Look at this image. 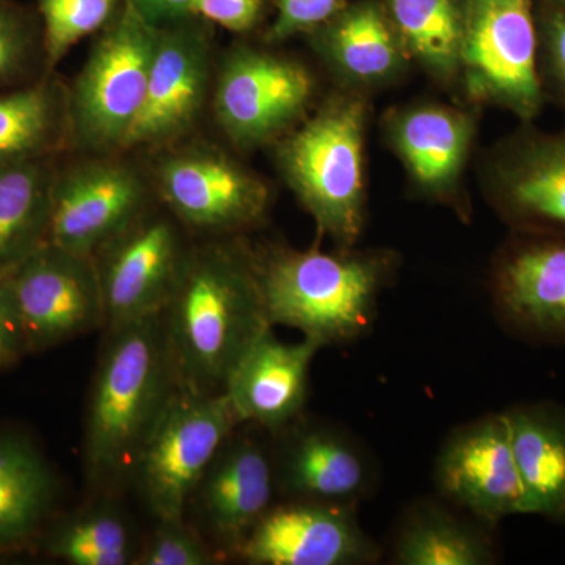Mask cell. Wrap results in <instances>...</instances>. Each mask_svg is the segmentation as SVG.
I'll use <instances>...</instances> for the list:
<instances>
[{"label":"cell","mask_w":565,"mask_h":565,"mask_svg":"<svg viewBox=\"0 0 565 565\" xmlns=\"http://www.w3.org/2000/svg\"><path fill=\"white\" fill-rule=\"evenodd\" d=\"M159 316L174 385L222 393L244 353L274 329L256 250L239 236L193 244L172 299Z\"/></svg>","instance_id":"cell-1"},{"label":"cell","mask_w":565,"mask_h":565,"mask_svg":"<svg viewBox=\"0 0 565 565\" xmlns=\"http://www.w3.org/2000/svg\"><path fill=\"white\" fill-rule=\"evenodd\" d=\"M84 430L88 481L99 492L129 484L141 446L174 390L161 316L103 330Z\"/></svg>","instance_id":"cell-2"},{"label":"cell","mask_w":565,"mask_h":565,"mask_svg":"<svg viewBox=\"0 0 565 565\" xmlns=\"http://www.w3.org/2000/svg\"><path fill=\"white\" fill-rule=\"evenodd\" d=\"M264 303L273 326L291 327L322 348L353 343L370 332L379 296L392 281L390 250H256Z\"/></svg>","instance_id":"cell-3"},{"label":"cell","mask_w":565,"mask_h":565,"mask_svg":"<svg viewBox=\"0 0 565 565\" xmlns=\"http://www.w3.org/2000/svg\"><path fill=\"white\" fill-rule=\"evenodd\" d=\"M367 121V96L340 88L274 143L282 180L338 250L355 248L366 222Z\"/></svg>","instance_id":"cell-4"},{"label":"cell","mask_w":565,"mask_h":565,"mask_svg":"<svg viewBox=\"0 0 565 565\" xmlns=\"http://www.w3.org/2000/svg\"><path fill=\"white\" fill-rule=\"evenodd\" d=\"M158 28L126 2L96 35L68 87L71 148L84 154L121 152L147 95Z\"/></svg>","instance_id":"cell-5"},{"label":"cell","mask_w":565,"mask_h":565,"mask_svg":"<svg viewBox=\"0 0 565 565\" xmlns=\"http://www.w3.org/2000/svg\"><path fill=\"white\" fill-rule=\"evenodd\" d=\"M243 424L225 392L203 394L174 386L129 481L158 522L185 519L204 471Z\"/></svg>","instance_id":"cell-6"},{"label":"cell","mask_w":565,"mask_h":565,"mask_svg":"<svg viewBox=\"0 0 565 565\" xmlns=\"http://www.w3.org/2000/svg\"><path fill=\"white\" fill-rule=\"evenodd\" d=\"M148 178L162 206L189 233L207 239L262 225L273 199L258 173L206 143L162 148Z\"/></svg>","instance_id":"cell-7"},{"label":"cell","mask_w":565,"mask_h":565,"mask_svg":"<svg viewBox=\"0 0 565 565\" xmlns=\"http://www.w3.org/2000/svg\"><path fill=\"white\" fill-rule=\"evenodd\" d=\"M460 84L471 102L501 107L523 122L541 114L534 0H465Z\"/></svg>","instance_id":"cell-8"},{"label":"cell","mask_w":565,"mask_h":565,"mask_svg":"<svg viewBox=\"0 0 565 565\" xmlns=\"http://www.w3.org/2000/svg\"><path fill=\"white\" fill-rule=\"evenodd\" d=\"M315 74L289 55L236 44L214 74L211 102L226 139L241 150L277 143L310 115Z\"/></svg>","instance_id":"cell-9"},{"label":"cell","mask_w":565,"mask_h":565,"mask_svg":"<svg viewBox=\"0 0 565 565\" xmlns=\"http://www.w3.org/2000/svg\"><path fill=\"white\" fill-rule=\"evenodd\" d=\"M154 199L150 178L125 152L87 154L55 170L50 243L93 258Z\"/></svg>","instance_id":"cell-10"},{"label":"cell","mask_w":565,"mask_h":565,"mask_svg":"<svg viewBox=\"0 0 565 565\" xmlns=\"http://www.w3.org/2000/svg\"><path fill=\"white\" fill-rule=\"evenodd\" d=\"M189 232L154 204L93 256L106 326L159 316L172 299L191 255Z\"/></svg>","instance_id":"cell-11"},{"label":"cell","mask_w":565,"mask_h":565,"mask_svg":"<svg viewBox=\"0 0 565 565\" xmlns=\"http://www.w3.org/2000/svg\"><path fill=\"white\" fill-rule=\"evenodd\" d=\"M214 74L210 22L191 17L158 28L147 95L121 152L180 143L203 117Z\"/></svg>","instance_id":"cell-12"},{"label":"cell","mask_w":565,"mask_h":565,"mask_svg":"<svg viewBox=\"0 0 565 565\" xmlns=\"http://www.w3.org/2000/svg\"><path fill=\"white\" fill-rule=\"evenodd\" d=\"M7 278L28 353L54 348L93 330L103 332L106 313L93 258L47 243Z\"/></svg>","instance_id":"cell-13"},{"label":"cell","mask_w":565,"mask_h":565,"mask_svg":"<svg viewBox=\"0 0 565 565\" xmlns=\"http://www.w3.org/2000/svg\"><path fill=\"white\" fill-rule=\"evenodd\" d=\"M435 484L448 503L497 527L508 516L531 514L504 412L460 426L435 460Z\"/></svg>","instance_id":"cell-14"},{"label":"cell","mask_w":565,"mask_h":565,"mask_svg":"<svg viewBox=\"0 0 565 565\" xmlns=\"http://www.w3.org/2000/svg\"><path fill=\"white\" fill-rule=\"evenodd\" d=\"M482 178L487 199L515 233L565 234V128L512 134L489 152Z\"/></svg>","instance_id":"cell-15"},{"label":"cell","mask_w":565,"mask_h":565,"mask_svg":"<svg viewBox=\"0 0 565 565\" xmlns=\"http://www.w3.org/2000/svg\"><path fill=\"white\" fill-rule=\"evenodd\" d=\"M381 556L356 505L308 500L277 501L233 555L250 565H371Z\"/></svg>","instance_id":"cell-16"},{"label":"cell","mask_w":565,"mask_h":565,"mask_svg":"<svg viewBox=\"0 0 565 565\" xmlns=\"http://www.w3.org/2000/svg\"><path fill=\"white\" fill-rule=\"evenodd\" d=\"M275 484L280 500L356 505L377 486L373 457L352 434L303 415L273 434Z\"/></svg>","instance_id":"cell-17"},{"label":"cell","mask_w":565,"mask_h":565,"mask_svg":"<svg viewBox=\"0 0 565 565\" xmlns=\"http://www.w3.org/2000/svg\"><path fill=\"white\" fill-rule=\"evenodd\" d=\"M277 497L270 445L237 429L204 471L188 511L222 557L233 556Z\"/></svg>","instance_id":"cell-18"},{"label":"cell","mask_w":565,"mask_h":565,"mask_svg":"<svg viewBox=\"0 0 565 565\" xmlns=\"http://www.w3.org/2000/svg\"><path fill=\"white\" fill-rule=\"evenodd\" d=\"M382 128L415 191L462 211V180L478 132L475 115L448 104L414 103L386 111Z\"/></svg>","instance_id":"cell-19"},{"label":"cell","mask_w":565,"mask_h":565,"mask_svg":"<svg viewBox=\"0 0 565 565\" xmlns=\"http://www.w3.org/2000/svg\"><path fill=\"white\" fill-rule=\"evenodd\" d=\"M492 273L498 315L539 343H565V234L515 233Z\"/></svg>","instance_id":"cell-20"},{"label":"cell","mask_w":565,"mask_h":565,"mask_svg":"<svg viewBox=\"0 0 565 565\" xmlns=\"http://www.w3.org/2000/svg\"><path fill=\"white\" fill-rule=\"evenodd\" d=\"M321 349L310 338L286 343L274 329L263 333L234 366L223 390L241 422L273 435L299 419L308 401L311 364Z\"/></svg>","instance_id":"cell-21"},{"label":"cell","mask_w":565,"mask_h":565,"mask_svg":"<svg viewBox=\"0 0 565 565\" xmlns=\"http://www.w3.org/2000/svg\"><path fill=\"white\" fill-rule=\"evenodd\" d=\"M305 36L344 90L367 95L388 87L412 63L382 0H351Z\"/></svg>","instance_id":"cell-22"},{"label":"cell","mask_w":565,"mask_h":565,"mask_svg":"<svg viewBox=\"0 0 565 565\" xmlns=\"http://www.w3.org/2000/svg\"><path fill=\"white\" fill-rule=\"evenodd\" d=\"M504 415L531 514L565 523V407L523 404Z\"/></svg>","instance_id":"cell-23"},{"label":"cell","mask_w":565,"mask_h":565,"mask_svg":"<svg viewBox=\"0 0 565 565\" xmlns=\"http://www.w3.org/2000/svg\"><path fill=\"white\" fill-rule=\"evenodd\" d=\"M68 148V85L51 73L0 93V166L54 159Z\"/></svg>","instance_id":"cell-24"},{"label":"cell","mask_w":565,"mask_h":565,"mask_svg":"<svg viewBox=\"0 0 565 565\" xmlns=\"http://www.w3.org/2000/svg\"><path fill=\"white\" fill-rule=\"evenodd\" d=\"M397 565H492L497 546L492 527L440 501H418L408 508L394 535Z\"/></svg>","instance_id":"cell-25"},{"label":"cell","mask_w":565,"mask_h":565,"mask_svg":"<svg viewBox=\"0 0 565 565\" xmlns=\"http://www.w3.org/2000/svg\"><path fill=\"white\" fill-rule=\"evenodd\" d=\"M57 498V479L21 434H0V553L28 545L43 531Z\"/></svg>","instance_id":"cell-26"},{"label":"cell","mask_w":565,"mask_h":565,"mask_svg":"<svg viewBox=\"0 0 565 565\" xmlns=\"http://www.w3.org/2000/svg\"><path fill=\"white\" fill-rule=\"evenodd\" d=\"M54 159L0 166V277L50 243Z\"/></svg>","instance_id":"cell-27"},{"label":"cell","mask_w":565,"mask_h":565,"mask_svg":"<svg viewBox=\"0 0 565 565\" xmlns=\"http://www.w3.org/2000/svg\"><path fill=\"white\" fill-rule=\"evenodd\" d=\"M382 2L412 63L438 84H459L465 0Z\"/></svg>","instance_id":"cell-28"},{"label":"cell","mask_w":565,"mask_h":565,"mask_svg":"<svg viewBox=\"0 0 565 565\" xmlns=\"http://www.w3.org/2000/svg\"><path fill=\"white\" fill-rule=\"evenodd\" d=\"M44 552L71 565H129L139 546L120 508L99 501L57 523L44 535Z\"/></svg>","instance_id":"cell-29"},{"label":"cell","mask_w":565,"mask_h":565,"mask_svg":"<svg viewBox=\"0 0 565 565\" xmlns=\"http://www.w3.org/2000/svg\"><path fill=\"white\" fill-rule=\"evenodd\" d=\"M122 6L125 0H36L46 74H51L79 41L103 32L118 17Z\"/></svg>","instance_id":"cell-30"},{"label":"cell","mask_w":565,"mask_h":565,"mask_svg":"<svg viewBox=\"0 0 565 565\" xmlns=\"http://www.w3.org/2000/svg\"><path fill=\"white\" fill-rule=\"evenodd\" d=\"M39 66L44 70L39 13L14 0H0V90L32 82Z\"/></svg>","instance_id":"cell-31"},{"label":"cell","mask_w":565,"mask_h":565,"mask_svg":"<svg viewBox=\"0 0 565 565\" xmlns=\"http://www.w3.org/2000/svg\"><path fill=\"white\" fill-rule=\"evenodd\" d=\"M223 559L215 546L188 519L158 522L150 539L139 546L136 565H214Z\"/></svg>","instance_id":"cell-32"},{"label":"cell","mask_w":565,"mask_h":565,"mask_svg":"<svg viewBox=\"0 0 565 565\" xmlns=\"http://www.w3.org/2000/svg\"><path fill=\"white\" fill-rule=\"evenodd\" d=\"M537 33L539 73L545 96L565 106V9L542 6Z\"/></svg>","instance_id":"cell-33"},{"label":"cell","mask_w":565,"mask_h":565,"mask_svg":"<svg viewBox=\"0 0 565 565\" xmlns=\"http://www.w3.org/2000/svg\"><path fill=\"white\" fill-rule=\"evenodd\" d=\"M351 0H275L273 24L264 33V43L275 46L282 41L321 28L337 17Z\"/></svg>","instance_id":"cell-34"},{"label":"cell","mask_w":565,"mask_h":565,"mask_svg":"<svg viewBox=\"0 0 565 565\" xmlns=\"http://www.w3.org/2000/svg\"><path fill=\"white\" fill-rule=\"evenodd\" d=\"M267 0H195L193 14L225 31L248 33L262 24Z\"/></svg>","instance_id":"cell-35"},{"label":"cell","mask_w":565,"mask_h":565,"mask_svg":"<svg viewBox=\"0 0 565 565\" xmlns=\"http://www.w3.org/2000/svg\"><path fill=\"white\" fill-rule=\"evenodd\" d=\"M28 353L9 278L0 277V370Z\"/></svg>","instance_id":"cell-36"},{"label":"cell","mask_w":565,"mask_h":565,"mask_svg":"<svg viewBox=\"0 0 565 565\" xmlns=\"http://www.w3.org/2000/svg\"><path fill=\"white\" fill-rule=\"evenodd\" d=\"M154 28L195 17V0H126Z\"/></svg>","instance_id":"cell-37"},{"label":"cell","mask_w":565,"mask_h":565,"mask_svg":"<svg viewBox=\"0 0 565 565\" xmlns=\"http://www.w3.org/2000/svg\"><path fill=\"white\" fill-rule=\"evenodd\" d=\"M542 6L561 7L565 9V0H541Z\"/></svg>","instance_id":"cell-38"}]
</instances>
